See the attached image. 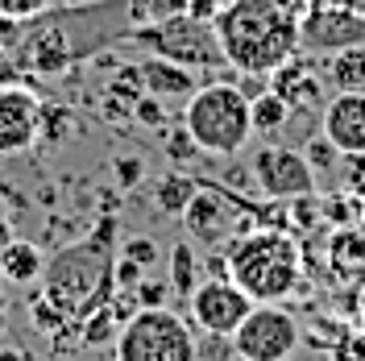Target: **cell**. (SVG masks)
Instances as JSON below:
<instances>
[{"mask_svg":"<svg viewBox=\"0 0 365 361\" xmlns=\"http://www.w3.org/2000/svg\"><path fill=\"white\" fill-rule=\"evenodd\" d=\"M116 361H195V332L170 307H137L116 332Z\"/></svg>","mask_w":365,"mask_h":361,"instance_id":"obj_7","label":"cell"},{"mask_svg":"<svg viewBox=\"0 0 365 361\" xmlns=\"http://www.w3.org/2000/svg\"><path fill=\"white\" fill-rule=\"evenodd\" d=\"M13 25L17 29L4 34V46L17 59L21 75H63L108 46L129 42L137 13L133 0H83V4L46 9L38 17Z\"/></svg>","mask_w":365,"mask_h":361,"instance_id":"obj_1","label":"cell"},{"mask_svg":"<svg viewBox=\"0 0 365 361\" xmlns=\"http://www.w3.org/2000/svg\"><path fill=\"white\" fill-rule=\"evenodd\" d=\"M299 4H312V0H299Z\"/></svg>","mask_w":365,"mask_h":361,"instance_id":"obj_30","label":"cell"},{"mask_svg":"<svg viewBox=\"0 0 365 361\" xmlns=\"http://www.w3.org/2000/svg\"><path fill=\"white\" fill-rule=\"evenodd\" d=\"M182 129L195 141V150L204 154H241L253 137V116H250V96L237 83H204L187 96L182 108Z\"/></svg>","mask_w":365,"mask_h":361,"instance_id":"obj_5","label":"cell"},{"mask_svg":"<svg viewBox=\"0 0 365 361\" xmlns=\"http://www.w3.org/2000/svg\"><path fill=\"white\" fill-rule=\"evenodd\" d=\"M299 345H303V328L282 303H253L250 316L232 332V349L241 361H291Z\"/></svg>","mask_w":365,"mask_h":361,"instance_id":"obj_8","label":"cell"},{"mask_svg":"<svg viewBox=\"0 0 365 361\" xmlns=\"http://www.w3.org/2000/svg\"><path fill=\"white\" fill-rule=\"evenodd\" d=\"M113 216L91 233L83 245H71L54 253V262L46 266V287L42 295L63 312L67 320H83L96 307L108 303L113 295Z\"/></svg>","mask_w":365,"mask_h":361,"instance_id":"obj_3","label":"cell"},{"mask_svg":"<svg viewBox=\"0 0 365 361\" xmlns=\"http://www.w3.org/2000/svg\"><path fill=\"white\" fill-rule=\"evenodd\" d=\"M324 79H328L336 91H365V42L328 54Z\"/></svg>","mask_w":365,"mask_h":361,"instance_id":"obj_17","label":"cell"},{"mask_svg":"<svg viewBox=\"0 0 365 361\" xmlns=\"http://www.w3.org/2000/svg\"><path fill=\"white\" fill-rule=\"evenodd\" d=\"M225 274L250 295L253 303H282L287 295L299 291L303 278V258L299 245L287 233L274 228H257L225 249Z\"/></svg>","mask_w":365,"mask_h":361,"instance_id":"obj_4","label":"cell"},{"mask_svg":"<svg viewBox=\"0 0 365 361\" xmlns=\"http://www.w3.org/2000/svg\"><path fill=\"white\" fill-rule=\"evenodd\" d=\"M270 83H274V91L291 104V113L295 108H307V104H319L324 108V83H319V75L307 63H282V67L270 75Z\"/></svg>","mask_w":365,"mask_h":361,"instance_id":"obj_16","label":"cell"},{"mask_svg":"<svg viewBox=\"0 0 365 361\" xmlns=\"http://www.w3.org/2000/svg\"><path fill=\"white\" fill-rule=\"evenodd\" d=\"M129 42L141 46L145 54H158V59H170L179 67L191 71H216L228 67L225 46H220V34L212 17H200V13H175V17H162V21H141L133 25Z\"/></svg>","mask_w":365,"mask_h":361,"instance_id":"obj_6","label":"cell"},{"mask_svg":"<svg viewBox=\"0 0 365 361\" xmlns=\"http://www.w3.org/2000/svg\"><path fill=\"white\" fill-rule=\"evenodd\" d=\"M365 42V17L353 9H341L332 0H312L303 4L299 17V54H336L349 46Z\"/></svg>","mask_w":365,"mask_h":361,"instance_id":"obj_9","label":"cell"},{"mask_svg":"<svg viewBox=\"0 0 365 361\" xmlns=\"http://www.w3.org/2000/svg\"><path fill=\"white\" fill-rule=\"evenodd\" d=\"M125 258L137 262V266L145 270V266H154V262H158V245H154L150 237H133V241H125Z\"/></svg>","mask_w":365,"mask_h":361,"instance_id":"obj_24","label":"cell"},{"mask_svg":"<svg viewBox=\"0 0 365 361\" xmlns=\"http://www.w3.org/2000/svg\"><path fill=\"white\" fill-rule=\"evenodd\" d=\"M21 79V67H17V59L9 54V46H0V83H17Z\"/></svg>","mask_w":365,"mask_h":361,"instance_id":"obj_26","label":"cell"},{"mask_svg":"<svg viewBox=\"0 0 365 361\" xmlns=\"http://www.w3.org/2000/svg\"><path fill=\"white\" fill-rule=\"evenodd\" d=\"M200 191V183L187 179V175H162L158 183H154V200H158V208H166V212H179L191 203V195Z\"/></svg>","mask_w":365,"mask_h":361,"instance_id":"obj_20","label":"cell"},{"mask_svg":"<svg viewBox=\"0 0 365 361\" xmlns=\"http://www.w3.org/2000/svg\"><path fill=\"white\" fill-rule=\"evenodd\" d=\"M299 0H225L212 25L220 34L228 67L270 79L299 54Z\"/></svg>","mask_w":365,"mask_h":361,"instance_id":"obj_2","label":"cell"},{"mask_svg":"<svg viewBox=\"0 0 365 361\" xmlns=\"http://www.w3.org/2000/svg\"><path fill=\"white\" fill-rule=\"evenodd\" d=\"M357 328H361V332H365V312H361V324H357Z\"/></svg>","mask_w":365,"mask_h":361,"instance_id":"obj_29","label":"cell"},{"mask_svg":"<svg viewBox=\"0 0 365 361\" xmlns=\"http://www.w3.org/2000/svg\"><path fill=\"white\" fill-rule=\"evenodd\" d=\"M250 116H253V133L274 137L278 129H287V121L295 113H291V104H287L274 88H262L257 96H250Z\"/></svg>","mask_w":365,"mask_h":361,"instance_id":"obj_18","label":"cell"},{"mask_svg":"<svg viewBox=\"0 0 365 361\" xmlns=\"http://www.w3.org/2000/svg\"><path fill=\"white\" fill-rule=\"evenodd\" d=\"M133 295H137L141 307H166V287H162V283H145V278H141L133 287Z\"/></svg>","mask_w":365,"mask_h":361,"instance_id":"obj_25","label":"cell"},{"mask_svg":"<svg viewBox=\"0 0 365 361\" xmlns=\"http://www.w3.org/2000/svg\"><path fill=\"white\" fill-rule=\"evenodd\" d=\"M187 303H191V320L200 324V332H207V337H232L237 324L250 316V307H253V299L228 274L200 283L195 291L187 295Z\"/></svg>","mask_w":365,"mask_h":361,"instance_id":"obj_11","label":"cell"},{"mask_svg":"<svg viewBox=\"0 0 365 361\" xmlns=\"http://www.w3.org/2000/svg\"><path fill=\"white\" fill-rule=\"evenodd\" d=\"M319 129L344 158H365V91H336L319 108Z\"/></svg>","mask_w":365,"mask_h":361,"instance_id":"obj_13","label":"cell"},{"mask_svg":"<svg viewBox=\"0 0 365 361\" xmlns=\"http://www.w3.org/2000/svg\"><path fill=\"white\" fill-rule=\"evenodd\" d=\"M253 179L270 200H312L316 195V171L299 150L282 141H266L262 150H253Z\"/></svg>","mask_w":365,"mask_h":361,"instance_id":"obj_10","label":"cell"},{"mask_svg":"<svg viewBox=\"0 0 365 361\" xmlns=\"http://www.w3.org/2000/svg\"><path fill=\"white\" fill-rule=\"evenodd\" d=\"M116 175H120V183H125V187H133L137 179H141V162H129V158H120L116 162Z\"/></svg>","mask_w":365,"mask_h":361,"instance_id":"obj_27","label":"cell"},{"mask_svg":"<svg viewBox=\"0 0 365 361\" xmlns=\"http://www.w3.org/2000/svg\"><path fill=\"white\" fill-rule=\"evenodd\" d=\"M46 9H50V0H0V17H9V21H29Z\"/></svg>","mask_w":365,"mask_h":361,"instance_id":"obj_23","label":"cell"},{"mask_svg":"<svg viewBox=\"0 0 365 361\" xmlns=\"http://www.w3.org/2000/svg\"><path fill=\"white\" fill-rule=\"evenodd\" d=\"M195 0H133L137 25L141 21H162V17H175V13H187Z\"/></svg>","mask_w":365,"mask_h":361,"instance_id":"obj_22","label":"cell"},{"mask_svg":"<svg viewBox=\"0 0 365 361\" xmlns=\"http://www.w3.org/2000/svg\"><path fill=\"white\" fill-rule=\"evenodd\" d=\"M42 270V253L29 245V241H9L0 249V274L9 283H34Z\"/></svg>","mask_w":365,"mask_h":361,"instance_id":"obj_19","label":"cell"},{"mask_svg":"<svg viewBox=\"0 0 365 361\" xmlns=\"http://www.w3.org/2000/svg\"><path fill=\"white\" fill-rule=\"evenodd\" d=\"M46 104L34 88L17 83H0V154H25L38 137H42Z\"/></svg>","mask_w":365,"mask_h":361,"instance_id":"obj_12","label":"cell"},{"mask_svg":"<svg viewBox=\"0 0 365 361\" xmlns=\"http://www.w3.org/2000/svg\"><path fill=\"white\" fill-rule=\"evenodd\" d=\"M137 71H141L145 91H150V96H158V100H187L191 91L200 88L191 67H179V63L158 59V54H145V59L137 63Z\"/></svg>","mask_w":365,"mask_h":361,"instance_id":"obj_15","label":"cell"},{"mask_svg":"<svg viewBox=\"0 0 365 361\" xmlns=\"http://www.w3.org/2000/svg\"><path fill=\"white\" fill-rule=\"evenodd\" d=\"M170 270H175V278H170V287L182 295L195 291V249L191 245H179L175 253H170Z\"/></svg>","mask_w":365,"mask_h":361,"instance_id":"obj_21","label":"cell"},{"mask_svg":"<svg viewBox=\"0 0 365 361\" xmlns=\"http://www.w3.org/2000/svg\"><path fill=\"white\" fill-rule=\"evenodd\" d=\"M0 361H25V357L17 353V349H0Z\"/></svg>","mask_w":365,"mask_h":361,"instance_id":"obj_28","label":"cell"},{"mask_svg":"<svg viewBox=\"0 0 365 361\" xmlns=\"http://www.w3.org/2000/svg\"><path fill=\"white\" fill-rule=\"evenodd\" d=\"M0 312H4V303H0Z\"/></svg>","mask_w":365,"mask_h":361,"instance_id":"obj_31","label":"cell"},{"mask_svg":"<svg viewBox=\"0 0 365 361\" xmlns=\"http://www.w3.org/2000/svg\"><path fill=\"white\" fill-rule=\"evenodd\" d=\"M182 220L191 228V237L200 249H220L232 241V220H237V203H228L216 187H200L191 203L182 208Z\"/></svg>","mask_w":365,"mask_h":361,"instance_id":"obj_14","label":"cell"}]
</instances>
